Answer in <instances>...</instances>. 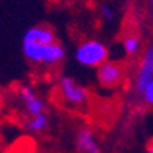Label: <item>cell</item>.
<instances>
[{
    "label": "cell",
    "instance_id": "cell-9",
    "mask_svg": "<svg viewBox=\"0 0 153 153\" xmlns=\"http://www.w3.org/2000/svg\"><path fill=\"white\" fill-rule=\"evenodd\" d=\"M121 48H123V52L127 58H136L141 55L144 45H143V38L139 34L136 32H129L123 37L121 40Z\"/></svg>",
    "mask_w": 153,
    "mask_h": 153
},
{
    "label": "cell",
    "instance_id": "cell-5",
    "mask_svg": "<svg viewBox=\"0 0 153 153\" xmlns=\"http://www.w3.org/2000/svg\"><path fill=\"white\" fill-rule=\"evenodd\" d=\"M17 103L23 117H32V115L48 112V104L45 98L37 92L32 84H20L17 89Z\"/></svg>",
    "mask_w": 153,
    "mask_h": 153
},
{
    "label": "cell",
    "instance_id": "cell-6",
    "mask_svg": "<svg viewBox=\"0 0 153 153\" xmlns=\"http://www.w3.org/2000/svg\"><path fill=\"white\" fill-rule=\"evenodd\" d=\"M153 80V43H149L144 46L141 55H139L136 71L133 75V92L138 95L141 89Z\"/></svg>",
    "mask_w": 153,
    "mask_h": 153
},
{
    "label": "cell",
    "instance_id": "cell-7",
    "mask_svg": "<svg viewBox=\"0 0 153 153\" xmlns=\"http://www.w3.org/2000/svg\"><path fill=\"white\" fill-rule=\"evenodd\" d=\"M74 144L76 153H103L95 130L89 126H80L75 130Z\"/></svg>",
    "mask_w": 153,
    "mask_h": 153
},
{
    "label": "cell",
    "instance_id": "cell-11",
    "mask_svg": "<svg viewBox=\"0 0 153 153\" xmlns=\"http://www.w3.org/2000/svg\"><path fill=\"white\" fill-rule=\"evenodd\" d=\"M136 98L139 100V103H143L147 107H153V80H150L143 89L141 92L136 95Z\"/></svg>",
    "mask_w": 153,
    "mask_h": 153
},
{
    "label": "cell",
    "instance_id": "cell-1",
    "mask_svg": "<svg viewBox=\"0 0 153 153\" xmlns=\"http://www.w3.org/2000/svg\"><path fill=\"white\" fill-rule=\"evenodd\" d=\"M20 48L26 61L34 66L57 68L66 60V48L58 40L49 45H40L28 40H22Z\"/></svg>",
    "mask_w": 153,
    "mask_h": 153
},
{
    "label": "cell",
    "instance_id": "cell-13",
    "mask_svg": "<svg viewBox=\"0 0 153 153\" xmlns=\"http://www.w3.org/2000/svg\"><path fill=\"white\" fill-rule=\"evenodd\" d=\"M147 153H153V139L149 143V146H147Z\"/></svg>",
    "mask_w": 153,
    "mask_h": 153
},
{
    "label": "cell",
    "instance_id": "cell-12",
    "mask_svg": "<svg viewBox=\"0 0 153 153\" xmlns=\"http://www.w3.org/2000/svg\"><path fill=\"white\" fill-rule=\"evenodd\" d=\"M3 106H5V95L0 89V115H2V110H3Z\"/></svg>",
    "mask_w": 153,
    "mask_h": 153
},
{
    "label": "cell",
    "instance_id": "cell-3",
    "mask_svg": "<svg viewBox=\"0 0 153 153\" xmlns=\"http://www.w3.org/2000/svg\"><path fill=\"white\" fill-rule=\"evenodd\" d=\"M57 94L63 104L71 109H83L91 98L89 89L71 75H61L58 78Z\"/></svg>",
    "mask_w": 153,
    "mask_h": 153
},
{
    "label": "cell",
    "instance_id": "cell-8",
    "mask_svg": "<svg viewBox=\"0 0 153 153\" xmlns=\"http://www.w3.org/2000/svg\"><path fill=\"white\" fill-rule=\"evenodd\" d=\"M49 113H38V115H32V117H23L22 118V127L25 129V132H28L29 135H42L48 130L49 127Z\"/></svg>",
    "mask_w": 153,
    "mask_h": 153
},
{
    "label": "cell",
    "instance_id": "cell-10",
    "mask_svg": "<svg viewBox=\"0 0 153 153\" xmlns=\"http://www.w3.org/2000/svg\"><path fill=\"white\" fill-rule=\"evenodd\" d=\"M98 14H100V19L103 20L104 23H113L118 17V11L112 3L109 2H103L98 8Z\"/></svg>",
    "mask_w": 153,
    "mask_h": 153
},
{
    "label": "cell",
    "instance_id": "cell-14",
    "mask_svg": "<svg viewBox=\"0 0 153 153\" xmlns=\"http://www.w3.org/2000/svg\"><path fill=\"white\" fill-rule=\"evenodd\" d=\"M149 3H150V8H152V11H153V0H149Z\"/></svg>",
    "mask_w": 153,
    "mask_h": 153
},
{
    "label": "cell",
    "instance_id": "cell-4",
    "mask_svg": "<svg viewBox=\"0 0 153 153\" xmlns=\"http://www.w3.org/2000/svg\"><path fill=\"white\" fill-rule=\"evenodd\" d=\"M127 76V69L121 61L107 60L95 69V80L104 91H115L123 86Z\"/></svg>",
    "mask_w": 153,
    "mask_h": 153
},
{
    "label": "cell",
    "instance_id": "cell-2",
    "mask_svg": "<svg viewBox=\"0 0 153 153\" xmlns=\"http://www.w3.org/2000/svg\"><path fill=\"white\" fill-rule=\"evenodd\" d=\"M76 65L86 69H97L109 60V46L100 38H84L74 49Z\"/></svg>",
    "mask_w": 153,
    "mask_h": 153
}]
</instances>
